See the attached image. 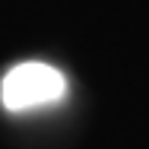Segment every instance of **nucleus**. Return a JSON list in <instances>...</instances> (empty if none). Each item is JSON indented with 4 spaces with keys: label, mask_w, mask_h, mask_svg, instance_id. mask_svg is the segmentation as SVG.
<instances>
[{
    "label": "nucleus",
    "mask_w": 149,
    "mask_h": 149,
    "mask_svg": "<svg viewBox=\"0 0 149 149\" xmlns=\"http://www.w3.org/2000/svg\"><path fill=\"white\" fill-rule=\"evenodd\" d=\"M67 95V76L45 60H22L0 79V105L13 114L57 105Z\"/></svg>",
    "instance_id": "f257e3e1"
}]
</instances>
